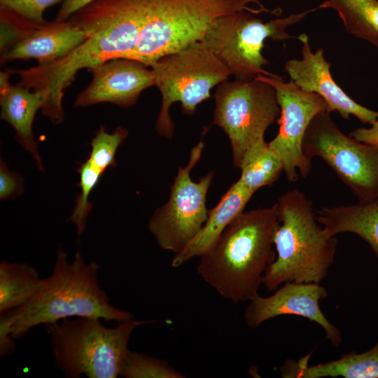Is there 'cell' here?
<instances>
[{"mask_svg":"<svg viewBox=\"0 0 378 378\" xmlns=\"http://www.w3.org/2000/svg\"><path fill=\"white\" fill-rule=\"evenodd\" d=\"M146 10V0H96L69 18L87 36L71 52L54 62L10 71L18 76L19 84L46 91L48 99L41 111L59 124L64 119V92L78 71L112 59L127 58L137 45Z\"/></svg>","mask_w":378,"mask_h":378,"instance_id":"6da1fadb","label":"cell"},{"mask_svg":"<svg viewBox=\"0 0 378 378\" xmlns=\"http://www.w3.org/2000/svg\"><path fill=\"white\" fill-rule=\"evenodd\" d=\"M99 265L85 262L77 250L72 261L59 249L52 273L43 279L37 293L24 305L0 318V354L14 351L15 340L39 325L69 317H92L121 322L133 318L113 307L98 281Z\"/></svg>","mask_w":378,"mask_h":378,"instance_id":"7a4b0ae2","label":"cell"},{"mask_svg":"<svg viewBox=\"0 0 378 378\" xmlns=\"http://www.w3.org/2000/svg\"><path fill=\"white\" fill-rule=\"evenodd\" d=\"M279 223L276 203L241 212L211 249L200 256L198 274L223 298L250 301L258 295L264 274L276 258L273 237Z\"/></svg>","mask_w":378,"mask_h":378,"instance_id":"3957f363","label":"cell"},{"mask_svg":"<svg viewBox=\"0 0 378 378\" xmlns=\"http://www.w3.org/2000/svg\"><path fill=\"white\" fill-rule=\"evenodd\" d=\"M276 204V256L264 274L262 285L271 291L288 281L321 284L334 263L337 238L326 232L311 202L298 189L286 192Z\"/></svg>","mask_w":378,"mask_h":378,"instance_id":"277c9868","label":"cell"},{"mask_svg":"<svg viewBox=\"0 0 378 378\" xmlns=\"http://www.w3.org/2000/svg\"><path fill=\"white\" fill-rule=\"evenodd\" d=\"M251 4L263 6L258 0H146L139 38L127 58L150 66L160 58L200 41L220 17L238 11L281 13L280 8L269 10Z\"/></svg>","mask_w":378,"mask_h":378,"instance_id":"5b68a950","label":"cell"},{"mask_svg":"<svg viewBox=\"0 0 378 378\" xmlns=\"http://www.w3.org/2000/svg\"><path fill=\"white\" fill-rule=\"evenodd\" d=\"M150 322L132 318L108 328L99 318L77 316L46 326L56 364L66 377L116 378L132 332Z\"/></svg>","mask_w":378,"mask_h":378,"instance_id":"8992f818","label":"cell"},{"mask_svg":"<svg viewBox=\"0 0 378 378\" xmlns=\"http://www.w3.org/2000/svg\"><path fill=\"white\" fill-rule=\"evenodd\" d=\"M155 86L162 96L155 130L164 137L173 136L174 125L169 109L176 102L182 111L194 114L197 105L211 97V89L227 80L228 69L200 41L165 55L150 66Z\"/></svg>","mask_w":378,"mask_h":378,"instance_id":"52a82bcc","label":"cell"},{"mask_svg":"<svg viewBox=\"0 0 378 378\" xmlns=\"http://www.w3.org/2000/svg\"><path fill=\"white\" fill-rule=\"evenodd\" d=\"M302 13L264 22L250 12L238 11L216 20L200 42L206 46L237 80H251L259 75L275 76L264 69L268 60L262 55L265 41L298 38L286 32L289 26L314 11Z\"/></svg>","mask_w":378,"mask_h":378,"instance_id":"ba28073f","label":"cell"},{"mask_svg":"<svg viewBox=\"0 0 378 378\" xmlns=\"http://www.w3.org/2000/svg\"><path fill=\"white\" fill-rule=\"evenodd\" d=\"M214 98L213 123L229 137L233 164L239 169L248 151L265 140L266 130L280 115L276 91L256 78L234 79L218 85Z\"/></svg>","mask_w":378,"mask_h":378,"instance_id":"9c48e42d","label":"cell"},{"mask_svg":"<svg viewBox=\"0 0 378 378\" xmlns=\"http://www.w3.org/2000/svg\"><path fill=\"white\" fill-rule=\"evenodd\" d=\"M302 149L310 159L321 158L358 201L378 195V148L345 135L330 112L319 113L312 120Z\"/></svg>","mask_w":378,"mask_h":378,"instance_id":"30bf717a","label":"cell"},{"mask_svg":"<svg viewBox=\"0 0 378 378\" xmlns=\"http://www.w3.org/2000/svg\"><path fill=\"white\" fill-rule=\"evenodd\" d=\"M204 147L200 140L191 149L188 164L178 168L168 201L158 207L148 220V230L158 246L174 255L197 236L208 216L206 197L214 173L209 172L197 182L190 177V172L200 160Z\"/></svg>","mask_w":378,"mask_h":378,"instance_id":"8fae6325","label":"cell"},{"mask_svg":"<svg viewBox=\"0 0 378 378\" xmlns=\"http://www.w3.org/2000/svg\"><path fill=\"white\" fill-rule=\"evenodd\" d=\"M272 85L281 108L276 136L269 142L279 155L288 181L295 182L299 175L307 178L311 169V159L302 149L303 139L312 120L327 111L326 101L318 94L302 90L293 80L285 82L280 76L255 77Z\"/></svg>","mask_w":378,"mask_h":378,"instance_id":"7c38bea8","label":"cell"},{"mask_svg":"<svg viewBox=\"0 0 378 378\" xmlns=\"http://www.w3.org/2000/svg\"><path fill=\"white\" fill-rule=\"evenodd\" d=\"M328 296L327 289L318 283L288 281L280 286L271 295H256L251 299L244 312L246 325L257 328L265 321L282 315H295L319 325L326 338L333 347L342 342L340 330L326 317L320 301Z\"/></svg>","mask_w":378,"mask_h":378,"instance_id":"4fadbf2b","label":"cell"},{"mask_svg":"<svg viewBox=\"0 0 378 378\" xmlns=\"http://www.w3.org/2000/svg\"><path fill=\"white\" fill-rule=\"evenodd\" d=\"M90 70L91 82L76 97L75 107L100 103L130 107L137 102L144 90L155 85L152 69L135 59L115 58Z\"/></svg>","mask_w":378,"mask_h":378,"instance_id":"5bb4252c","label":"cell"},{"mask_svg":"<svg viewBox=\"0 0 378 378\" xmlns=\"http://www.w3.org/2000/svg\"><path fill=\"white\" fill-rule=\"evenodd\" d=\"M302 43V59L288 60L285 71L302 90L321 96L327 104L328 112L337 111L341 117H356L363 124H371L378 119V112L356 102L340 87L332 77L330 63L324 57L323 48L312 52L308 36H298Z\"/></svg>","mask_w":378,"mask_h":378,"instance_id":"9a60e30c","label":"cell"},{"mask_svg":"<svg viewBox=\"0 0 378 378\" xmlns=\"http://www.w3.org/2000/svg\"><path fill=\"white\" fill-rule=\"evenodd\" d=\"M87 38L71 20L46 22L1 55V64L15 59H35L38 64L56 62L71 52Z\"/></svg>","mask_w":378,"mask_h":378,"instance_id":"2e32d148","label":"cell"},{"mask_svg":"<svg viewBox=\"0 0 378 378\" xmlns=\"http://www.w3.org/2000/svg\"><path fill=\"white\" fill-rule=\"evenodd\" d=\"M10 75L9 69L0 74L1 118L13 127L18 143L31 154L38 169L43 171L32 127L36 112L47 102L48 94L45 90H34L19 83L12 85Z\"/></svg>","mask_w":378,"mask_h":378,"instance_id":"e0dca14e","label":"cell"},{"mask_svg":"<svg viewBox=\"0 0 378 378\" xmlns=\"http://www.w3.org/2000/svg\"><path fill=\"white\" fill-rule=\"evenodd\" d=\"M253 193L238 181L222 196L218 203L209 210L207 218L197 236L181 252L174 255L172 267H178L211 249L227 226L241 212Z\"/></svg>","mask_w":378,"mask_h":378,"instance_id":"ac0fdd59","label":"cell"},{"mask_svg":"<svg viewBox=\"0 0 378 378\" xmlns=\"http://www.w3.org/2000/svg\"><path fill=\"white\" fill-rule=\"evenodd\" d=\"M310 354L298 360L287 359L279 367L284 378H378V342L362 352L344 354L337 359L309 365Z\"/></svg>","mask_w":378,"mask_h":378,"instance_id":"d6986e66","label":"cell"},{"mask_svg":"<svg viewBox=\"0 0 378 378\" xmlns=\"http://www.w3.org/2000/svg\"><path fill=\"white\" fill-rule=\"evenodd\" d=\"M316 218L330 236L344 232L359 236L378 258V195L351 205L322 207Z\"/></svg>","mask_w":378,"mask_h":378,"instance_id":"ffe728a7","label":"cell"},{"mask_svg":"<svg viewBox=\"0 0 378 378\" xmlns=\"http://www.w3.org/2000/svg\"><path fill=\"white\" fill-rule=\"evenodd\" d=\"M43 279L37 270L25 262L0 263V315L28 302L39 290Z\"/></svg>","mask_w":378,"mask_h":378,"instance_id":"44dd1931","label":"cell"},{"mask_svg":"<svg viewBox=\"0 0 378 378\" xmlns=\"http://www.w3.org/2000/svg\"><path fill=\"white\" fill-rule=\"evenodd\" d=\"M320 8L335 10L347 33L378 47L377 0H327Z\"/></svg>","mask_w":378,"mask_h":378,"instance_id":"7402d4cb","label":"cell"},{"mask_svg":"<svg viewBox=\"0 0 378 378\" xmlns=\"http://www.w3.org/2000/svg\"><path fill=\"white\" fill-rule=\"evenodd\" d=\"M239 169L238 181L253 194L262 187L272 186L284 172L280 157L265 140L248 151Z\"/></svg>","mask_w":378,"mask_h":378,"instance_id":"603a6c76","label":"cell"},{"mask_svg":"<svg viewBox=\"0 0 378 378\" xmlns=\"http://www.w3.org/2000/svg\"><path fill=\"white\" fill-rule=\"evenodd\" d=\"M128 135L127 129L118 126L111 133L101 125L90 141L91 150L88 160L102 174L116 166L115 155Z\"/></svg>","mask_w":378,"mask_h":378,"instance_id":"cb8c5ba5","label":"cell"},{"mask_svg":"<svg viewBox=\"0 0 378 378\" xmlns=\"http://www.w3.org/2000/svg\"><path fill=\"white\" fill-rule=\"evenodd\" d=\"M120 376L126 378H182L183 374L164 360L129 350Z\"/></svg>","mask_w":378,"mask_h":378,"instance_id":"d4e9b609","label":"cell"},{"mask_svg":"<svg viewBox=\"0 0 378 378\" xmlns=\"http://www.w3.org/2000/svg\"><path fill=\"white\" fill-rule=\"evenodd\" d=\"M80 192L76 196L74 209L67 221L73 223L80 237L84 232L92 206L89 197L103 175L87 159L79 168Z\"/></svg>","mask_w":378,"mask_h":378,"instance_id":"484cf974","label":"cell"},{"mask_svg":"<svg viewBox=\"0 0 378 378\" xmlns=\"http://www.w3.org/2000/svg\"><path fill=\"white\" fill-rule=\"evenodd\" d=\"M0 52L5 53L36 26L10 11L0 9Z\"/></svg>","mask_w":378,"mask_h":378,"instance_id":"4316f807","label":"cell"},{"mask_svg":"<svg viewBox=\"0 0 378 378\" xmlns=\"http://www.w3.org/2000/svg\"><path fill=\"white\" fill-rule=\"evenodd\" d=\"M63 0H0V9L15 13L35 24L46 22L44 11Z\"/></svg>","mask_w":378,"mask_h":378,"instance_id":"83f0119b","label":"cell"},{"mask_svg":"<svg viewBox=\"0 0 378 378\" xmlns=\"http://www.w3.org/2000/svg\"><path fill=\"white\" fill-rule=\"evenodd\" d=\"M24 191L22 177L11 171L4 160L0 161V200L14 199Z\"/></svg>","mask_w":378,"mask_h":378,"instance_id":"f1b7e54d","label":"cell"},{"mask_svg":"<svg viewBox=\"0 0 378 378\" xmlns=\"http://www.w3.org/2000/svg\"><path fill=\"white\" fill-rule=\"evenodd\" d=\"M96 0H64L57 12L55 21L67 20L73 14Z\"/></svg>","mask_w":378,"mask_h":378,"instance_id":"f546056e","label":"cell"},{"mask_svg":"<svg viewBox=\"0 0 378 378\" xmlns=\"http://www.w3.org/2000/svg\"><path fill=\"white\" fill-rule=\"evenodd\" d=\"M370 128H358L349 134L355 140L378 148V120L371 124Z\"/></svg>","mask_w":378,"mask_h":378,"instance_id":"4dcf8cb0","label":"cell"}]
</instances>
